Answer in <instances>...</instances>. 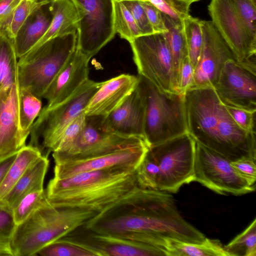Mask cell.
<instances>
[{"label": "cell", "mask_w": 256, "mask_h": 256, "mask_svg": "<svg viewBox=\"0 0 256 256\" xmlns=\"http://www.w3.org/2000/svg\"><path fill=\"white\" fill-rule=\"evenodd\" d=\"M226 108L234 122L240 128L247 132H256L255 111L230 106H226Z\"/></svg>", "instance_id": "ab89813d"}, {"label": "cell", "mask_w": 256, "mask_h": 256, "mask_svg": "<svg viewBox=\"0 0 256 256\" xmlns=\"http://www.w3.org/2000/svg\"><path fill=\"white\" fill-rule=\"evenodd\" d=\"M133 16L141 35L154 33L140 0H121Z\"/></svg>", "instance_id": "f35d334b"}, {"label": "cell", "mask_w": 256, "mask_h": 256, "mask_svg": "<svg viewBox=\"0 0 256 256\" xmlns=\"http://www.w3.org/2000/svg\"><path fill=\"white\" fill-rule=\"evenodd\" d=\"M42 154L38 148L28 144L17 152L0 185V202L14 187L28 168Z\"/></svg>", "instance_id": "484cf974"}, {"label": "cell", "mask_w": 256, "mask_h": 256, "mask_svg": "<svg viewBox=\"0 0 256 256\" xmlns=\"http://www.w3.org/2000/svg\"><path fill=\"white\" fill-rule=\"evenodd\" d=\"M184 104L188 133L196 142L230 162L256 160V132L236 124L213 88L189 89Z\"/></svg>", "instance_id": "7a4b0ae2"}, {"label": "cell", "mask_w": 256, "mask_h": 256, "mask_svg": "<svg viewBox=\"0 0 256 256\" xmlns=\"http://www.w3.org/2000/svg\"><path fill=\"white\" fill-rule=\"evenodd\" d=\"M22 0H0V29L7 24Z\"/></svg>", "instance_id": "ee69618b"}, {"label": "cell", "mask_w": 256, "mask_h": 256, "mask_svg": "<svg viewBox=\"0 0 256 256\" xmlns=\"http://www.w3.org/2000/svg\"><path fill=\"white\" fill-rule=\"evenodd\" d=\"M146 80L144 135L150 146L188 133L184 94L162 92Z\"/></svg>", "instance_id": "ba28073f"}, {"label": "cell", "mask_w": 256, "mask_h": 256, "mask_svg": "<svg viewBox=\"0 0 256 256\" xmlns=\"http://www.w3.org/2000/svg\"><path fill=\"white\" fill-rule=\"evenodd\" d=\"M137 187L136 171L112 168L64 178L53 177L45 192L54 206L84 208L99 214Z\"/></svg>", "instance_id": "3957f363"}, {"label": "cell", "mask_w": 256, "mask_h": 256, "mask_svg": "<svg viewBox=\"0 0 256 256\" xmlns=\"http://www.w3.org/2000/svg\"><path fill=\"white\" fill-rule=\"evenodd\" d=\"M18 58L13 40L0 32V92L18 82Z\"/></svg>", "instance_id": "83f0119b"}, {"label": "cell", "mask_w": 256, "mask_h": 256, "mask_svg": "<svg viewBox=\"0 0 256 256\" xmlns=\"http://www.w3.org/2000/svg\"><path fill=\"white\" fill-rule=\"evenodd\" d=\"M184 0V1H186V2H188V0ZM190 4H191V3H190Z\"/></svg>", "instance_id": "7dc6e473"}, {"label": "cell", "mask_w": 256, "mask_h": 256, "mask_svg": "<svg viewBox=\"0 0 256 256\" xmlns=\"http://www.w3.org/2000/svg\"><path fill=\"white\" fill-rule=\"evenodd\" d=\"M50 6L52 18L45 34L27 53L32 52L49 40L77 32L84 10L78 0H56ZM26 53V54H27Z\"/></svg>", "instance_id": "7402d4cb"}, {"label": "cell", "mask_w": 256, "mask_h": 256, "mask_svg": "<svg viewBox=\"0 0 256 256\" xmlns=\"http://www.w3.org/2000/svg\"><path fill=\"white\" fill-rule=\"evenodd\" d=\"M62 238L88 250L94 256H166L156 247L110 234L94 232L83 226Z\"/></svg>", "instance_id": "2e32d148"}, {"label": "cell", "mask_w": 256, "mask_h": 256, "mask_svg": "<svg viewBox=\"0 0 256 256\" xmlns=\"http://www.w3.org/2000/svg\"><path fill=\"white\" fill-rule=\"evenodd\" d=\"M138 80V76L122 74L104 81L86 106L85 114L106 118L134 90Z\"/></svg>", "instance_id": "44dd1931"}, {"label": "cell", "mask_w": 256, "mask_h": 256, "mask_svg": "<svg viewBox=\"0 0 256 256\" xmlns=\"http://www.w3.org/2000/svg\"><path fill=\"white\" fill-rule=\"evenodd\" d=\"M194 70L188 57L186 58L180 70L177 86L178 93L184 94L186 91L192 88L194 82Z\"/></svg>", "instance_id": "7bdbcfd3"}, {"label": "cell", "mask_w": 256, "mask_h": 256, "mask_svg": "<svg viewBox=\"0 0 256 256\" xmlns=\"http://www.w3.org/2000/svg\"><path fill=\"white\" fill-rule=\"evenodd\" d=\"M40 98L30 91L19 88L18 122L21 135L26 140L34 122L42 109Z\"/></svg>", "instance_id": "f1b7e54d"}, {"label": "cell", "mask_w": 256, "mask_h": 256, "mask_svg": "<svg viewBox=\"0 0 256 256\" xmlns=\"http://www.w3.org/2000/svg\"><path fill=\"white\" fill-rule=\"evenodd\" d=\"M18 96V82L0 92V160L26 146L19 127Z\"/></svg>", "instance_id": "ffe728a7"}, {"label": "cell", "mask_w": 256, "mask_h": 256, "mask_svg": "<svg viewBox=\"0 0 256 256\" xmlns=\"http://www.w3.org/2000/svg\"><path fill=\"white\" fill-rule=\"evenodd\" d=\"M90 60L76 46L44 93L42 98L47 102L46 107L52 108L63 102L88 79Z\"/></svg>", "instance_id": "d6986e66"}, {"label": "cell", "mask_w": 256, "mask_h": 256, "mask_svg": "<svg viewBox=\"0 0 256 256\" xmlns=\"http://www.w3.org/2000/svg\"><path fill=\"white\" fill-rule=\"evenodd\" d=\"M16 226L12 210L0 204V256H13L11 240Z\"/></svg>", "instance_id": "d590c367"}, {"label": "cell", "mask_w": 256, "mask_h": 256, "mask_svg": "<svg viewBox=\"0 0 256 256\" xmlns=\"http://www.w3.org/2000/svg\"><path fill=\"white\" fill-rule=\"evenodd\" d=\"M44 6L28 16L13 40L18 60L32 49L48 30L52 20V12L50 6L48 10L44 8Z\"/></svg>", "instance_id": "603a6c76"}, {"label": "cell", "mask_w": 256, "mask_h": 256, "mask_svg": "<svg viewBox=\"0 0 256 256\" xmlns=\"http://www.w3.org/2000/svg\"><path fill=\"white\" fill-rule=\"evenodd\" d=\"M98 214L84 208L56 207L46 197L12 236L13 256H36L46 245L84 226Z\"/></svg>", "instance_id": "5b68a950"}, {"label": "cell", "mask_w": 256, "mask_h": 256, "mask_svg": "<svg viewBox=\"0 0 256 256\" xmlns=\"http://www.w3.org/2000/svg\"><path fill=\"white\" fill-rule=\"evenodd\" d=\"M162 18L168 30L164 34L172 56L174 85L178 92L177 86L180 70L184 60L188 57V48L182 21L174 20L163 14Z\"/></svg>", "instance_id": "d4e9b609"}, {"label": "cell", "mask_w": 256, "mask_h": 256, "mask_svg": "<svg viewBox=\"0 0 256 256\" xmlns=\"http://www.w3.org/2000/svg\"><path fill=\"white\" fill-rule=\"evenodd\" d=\"M144 144L148 142L142 138L126 136L112 130L106 118L86 116L85 127L74 142L64 151L52 152V156L56 164L88 159Z\"/></svg>", "instance_id": "9c48e42d"}, {"label": "cell", "mask_w": 256, "mask_h": 256, "mask_svg": "<svg viewBox=\"0 0 256 256\" xmlns=\"http://www.w3.org/2000/svg\"><path fill=\"white\" fill-rule=\"evenodd\" d=\"M16 154L0 160V185L3 180L6 172L15 158Z\"/></svg>", "instance_id": "f6af8a7d"}, {"label": "cell", "mask_w": 256, "mask_h": 256, "mask_svg": "<svg viewBox=\"0 0 256 256\" xmlns=\"http://www.w3.org/2000/svg\"><path fill=\"white\" fill-rule=\"evenodd\" d=\"M149 147L148 144H144L88 159L56 164L54 178H64L82 172L112 168L136 171Z\"/></svg>", "instance_id": "e0dca14e"}, {"label": "cell", "mask_w": 256, "mask_h": 256, "mask_svg": "<svg viewBox=\"0 0 256 256\" xmlns=\"http://www.w3.org/2000/svg\"><path fill=\"white\" fill-rule=\"evenodd\" d=\"M50 2V1L48 0H22L14 11L7 24L1 30V32L13 40L18 30L28 16Z\"/></svg>", "instance_id": "4dcf8cb0"}, {"label": "cell", "mask_w": 256, "mask_h": 256, "mask_svg": "<svg viewBox=\"0 0 256 256\" xmlns=\"http://www.w3.org/2000/svg\"><path fill=\"white\" fill-rule=\"evenodd\" d=\"M201 22L202 43L194 68L192 88H213L224 64L231 60H237L212 21L202 20Z\"/></svg>", "instance_id": "9a60e30c"}, {"label": "cell", "mask_w": 256, "mask_h": 256, "mask_svg": "<svg viewBox=\"0 0 256 256\" xmlns=\"http://www.w3.org/2000/svg\"><path fill=\"white\" fill-rule=\"evenodd\" d=\"M145 10L148 20L154 33L167 32L162 18V14L151 3L146 0H140Z\"/></svg>", "instance_id": "b9f144b4"}, {"label": "cell", "mask_w": 256, "mask_h": 256, "mask_svg": "<svg viewBox=\"0 0 256 256\" xmlns=\"http://www.w3.org/2000/svg\"><path fill=\"white\" fill-rule=\"evenodd\" d=\"M213 88L226 106L256 112V69L236 60L224 65Z\"/></svg>", "instance_id": "5bb4252c"}, {"label": "cell", "mask_w": 256, "mask_h": 256, "mask_svg": "<svg viewBox=\"0 0 256 256\" xmlns=\"http://www.w3.org/2000/svg\"><path fill=\"white\" fill-rule=\"evenodd\" d=\"M139 80L134 90L106 118L108 126L122 134L142 138L147 105L146 80L138 74Z\"/></svg>", "instance_id": "ac0fdd59"}, {"label": "cell", "mask_w": 256, "mask_h": 256, "mask_svg": "<svg viewBox=\"0 0 256 256\" xmlns=\"http://www.w3.org/2000/svg\"><path fill=\"white\" fill-rule=\"evenodd\" d=\"M112 3L115 33L128 42L142 36L133 16L121 0H112Z\"/></svg>", "instance_id": "f546056e"}, {"label": "cell", "mask_w": 256, "mask_h": 256, "mask_svg": "<svg viewBox=\"0 0 256 256\" xmlns=\"http://www.w3.org/2000/svg\"><path fill=\"white\" fill-rule=\"evenodd\" d=\"M46 197L44 186L35 188L24 196L12 210L16 226L24 222Z\"/></svg>", "instance_id": "836d02e7"}, {"label": "cell", "mask_w": 256, "mask_h": 256, "mask_svg": "<svg viewBox=\"0 0 256 256\" xmlns=\"http://www.w3.org/2000/svg\"><path fill=\"white\" fill-rule=\"evenodd\" d=\"M56 0H52V1H56Z\"/></svg>", "instance_id": "c3c4849f"}, {"label": "cell", "mask_w": 256, "mask_h": 256, "mask_svg": "<svg viewBox=\"0 0 256 256\" xmlns=\"http://www.w3.org/2000/svg\"><path fill=\"white\" fill-rule=\"evenodd\" d=\"M1 31L0 29V32Z\"/></svg>", "instance_id": "681fc988"}, {"label": "cell", "mask_w": 256, "mask_h": 256, "mask_svg": "<svg viewBox=\"0 0 256 256\" xmlns=\"http://www.w3.org/2000/svg\"><path fill=\"white\" fill-rule=\"evenodd\" d=\"M168 256H229L218 240L206 238L192 243L168 238Z\"/></svg>", "instance_id": "4316f807"}, {"label": "cell", "mask_w": 256, "mask_h": 256, "mask_svg": "<svg viewBox=\"0 0 256 256\" xmlns=\"http://www.w3.org/2000/svg\"><path fill=\"white\" fill-rule=\"evenodd\" d=\"M194 172V181L220 194L240 196L256 189L236 171L230 161L196 141Z\"/></svg>", "instance_id": "8fae6325"}, {"label": "cell", "mask_w": 256, "mask_h": 256, "mask_svg": "<svg viewBox=\"0 0 256 256\" xmlns=\"http://www.w3.org/2000/svg\"><path fill=\"white\" fill-rule=\"evenodd\" d=\"M48 156L42 154L26 170L8 193L0 202V204L10 210L20 200L33 189L44 186V182L49 166Z\"/></svg>", "instance_id": "cb8c5ba5"}, {"label": "cell", "mask_w": 256, "mask_h": 256, "mask_svg": "<svg viewBox=\"0 0 256 256\" xmlns=\"http://www.w3.org/2000/svg\"><path fill=\"white\" fill-rule=\"evenodd\" d=\"M84 226L156 247L166 255L167 238L198 243L206 238L182 217L170 192L139 187Z\"/></svg>", "instance_id": "6da1fadb"}, {"label": "cell", "mask_w": 256, "mask_h": 256, "mask_svg": "<svg viewBox=\"0 0 256 256\" xmlns=\"http://www.w3.org/2000/svg\"><path fill=\"white\" fill-rule=\"evenodd\" d=\"M195 140L186 133L149 147L136 170L146 188L176 193L194 182Z\"/></svg>", "instance_id": "277c9868"}, {"label": "cell", "mask_w": 256, "mask_h": 256, "mask_svg": "<svg viewBox=\"0 0 256 256\" xmlns=\"http://www.w3.org/2000/svg\"><path fill=\"white\" fill-rule=\"evenodd\" d=\"M151 3L162 13L179 21L190 16L192 4L182 0H146Z\"/></svg>", "instance_id": "74e56055"}, {"label": "cell", "mask_w": 256, "mask_h": 256, "mask_svg": "<svg viewBox=\"0 0 256 256\" xmlns=\"http://www.w3.org/2000/svg\"><path fill=\"white\" fill-rule=\"evenodd\" d=\"M36 256H94L88 250L61 238L42 248Z\"/></svg>", "instance_id": "e575fe53"}, {"label": "cell", "mask_w": 256, "mask_h": 256, "mask_svg": "<svg viewBox=\"0 0 256 256\" xmlns=\"http://www.w3.org/2000/svg\"><path fill=\"white\" fill-rule=\"evenodd\" d=\"M256 160L250 158H242L230 162L236 171L245 178L250 184L256 186Z\"/></svg>", "instance_id": "60d3db41"}, {"label": "cell", "mask_w": 256, "mask_h": 256, "mask_svg": "<svg viewBox=\"0 0 256 256\" xmlns=\"http://www.w3.org/2000/svg\"><path fill=\"white\" fill-rule=\"evenodd\" d=\"M104 82L86 80L70 97L52 108H42L32 124L28 145L38 148L44 154L54 152L63 131L76 116L84 112L90 100Z\"/></svg>", "instance_id": "52a82bcc"}, {"label": "cell", "mask_w": 256, "mask_h": 256, "mask_svg": "<svg viewBox=\"0 0 256 256\" xmlns=\"http://www.w3.org/2000/svg\"><path fill=\"white\" fill-rule=\"evenodd\" d=\"M229 256H256V220L224 246Z\"/></svg>", "instance_id": "d6a6232c"}, {"label": "cell", "mask_w": 256, "mask_h": 256, "mask_svg": "<svg viewBox=\"0 0 256 256\" xmlns=\"http://www.w3.org/2000/svg\"><path fill=\"white\" fill-rule=\"evenodd\" d=\"M201 22V20L190 15L182 21L188 58L194 70L199 58L202 43Z\"/></svg>", "instance_id": "1f68e13d"}, {"label": "cell", "mask_w": 256, "mask_h": 256, "mask_svg": "<svg viewBox=\"0 0 256 256\" xmlns=\"http://www.w3.org/2000/svg\"><path fill=\"white\" fill-rule=\"evenodd\" d=\"M84 14L78 30L77 48L90 58L114 37L112 0H78Z\"/></svg>", "instance_id": "4fadbf2b"}, {"label": "cell", "mask_w": 256, "mask_h": 256, "mask_svg": "<svg viewBox=\"0 0 256 256\" xmlns=\"http://www.w3.org/2000/svg\"><path fill=\"white\" fill-rule=\"evenodd\" d=\"M208 10L212 22L238 62L256 56V32L246 23L234 0H212Z\"/></svg>", "instance_id": "7c38bea8"}, {"label": "cell", "mask_w": 256, "mask_h": 256, "mask_svg": "<svg viewBox=\"0 0 256 256\" xmlns=\"http://www.w3.org/2000/svg\"><path fill=\"white\" fill-rule=\"evenodd\" d=\"M78 32L46 42L18 60L19 88L41 98L59 72L76 49Z\"/></svg>", "instance_id": "8992f818"}, {"label": "cell", "mask_w": 256, "mask_h": 256, "mask_svg": "<svg viewBox=\"0 0 256 256\" xmlns=\"http://www.w3.org/2000/svg\"><path fill=\"white\" fill-rule=\"evenodd\" d=\"M198 0H188V1L190 2L191 4H192V2H196V1H198Z\"/></svg>", "instance_id": "bcb514c9"}, {"label": "cell", "mask_w": 256, "mask_h": 256, "mask_svg": "<svg viewBox=\"0 0 256 256\" xmlns=\"http://www.w3.org/2000/svg\"><path fill=\"white\" fill-rule=\"evenodd\" d=\"M86 118L84 112L69 123L60 136L52 152L64 151L74 142L85 127Z\"/></svg>", "instance_id": "8d00e7d4"}, {"label": "cell", "mask_w": 256, "mask_h": 256, "mask_svg": "<svg viewBox=\"0 0 256 256\" xmlns=\"http://www.w3.org/2000/svg\"><path fill=\"white\" fill-rule=\"evenodd\" d=\"M129 43L138 74L162 92L178 93L174 85L172 56L164 33L142 35Z\"/></svg>", "instance_id": "30bf717a"}]
</instances>
